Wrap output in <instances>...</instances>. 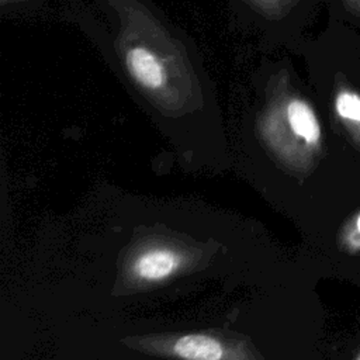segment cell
<instances>
[{
	"mask_svg": "<svg viewBox=\"0 0 360 360\" xmlns=\"http://www.w3.org/2000/svg\"><path fill=\"white\" fill-rule=\"evenodd\" d=\"M287 120L292 132L309 145L321 138V127L314 110L302 100L294 98L287 104Z\"/></svg>",
	"mask_w": 360,
	"mask_h": 360,
	"instance_id": "277c9868",
	"label": "cell"
},
{
	"mask_svg": "<svg viewBox=\"0 0 360 360\" xmlns=\"http://www.w3.org/2000/svg\"><path fill=\"white\" fill-rule=\"evenodd\" d=\"M173 353L183 360H221L224 347L211 336L186 335L174 342Z\"/></svg>",
	"mask_w": 360,
	"mask_h": 360,
	"instance_id": "3957f363",
	"label": "cell"
},
{
	"mask_svg": "<svg viewBox=\"0 0 360 360\" xmlns=\"http://www.w3.org/2000/svg\"><path fill=\"white\" fill-rule=\"evenodd\" d=\"M180 262V256L174 250L156 248L139 255L132 264V271L141 280L158 281L172 276Z\"/></svg>",
	"mask_w": 360,
	"mask_h": 360,
	"instance_id": "7a4b0ae2",
	"label": "cell"
},
{
	"mask_svg": "<svg viewBox=\"0 0 360 360\" xmlns=\"http://www.w3.org/2000/svg\"><path fill=\"white\" fill-rule=\"evenodd\" d=\"M125 63L135 82L148 90H158L166 83V70L159 58L145 46H134L125 55Z\"/></svg>",
	"mask_w": 360,
	"mask_h": 360,
	"instance_id": "6da1fadb",
	"label": "cell"
},
{
	"mask_svg": "<svg viewBox=\"0 0 360 360\" xmlns=\"http://www.w3.org/2000/svg\"><path fill=\"white\" fill-rule=\"evenodd\" d=\"M357 228H359V231H360V217H359V219H357Z\"/></svg>",
	"mask_w": 360,
	"mask_h": 360,
	"instance_id": "8992f818",
	"label": "cell"
},
{
	"mask_svg": "<svg viewBox=\"0 0 360 360\" xmlns=\"http://www.w3.org/2000/svg\"><path fill=\"white\" fill-rule=\"evenodd\" d=\"M335 107L338 114L350 121H360V96L350 91H340L336 97Z\"/></svg>",
	"mask_w": 360,
	"mask_h": 360,
	"instance_id": "5b68a950",
	"label": "cell"
},
{
	"mask_svg": "<svg viewBox=\"0 0 360 360\" xmlns=\"http://www.w3.org/2000/svg\"><path fill=\"white\" fill-rule=\"evenodd\" d=\"M359 360H360V357H359Z\"/></svg>",
	"mask_w": 360,
	"mask_h": 360,
	"instance_id": "52a82bcc",
	"label": "cell"
}]
</instances>
